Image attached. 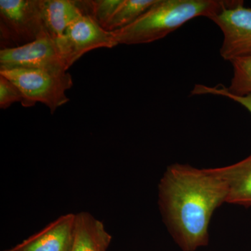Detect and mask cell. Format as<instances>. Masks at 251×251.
Wrapping results in <instances>:
<instances>
[{"label": "cell", "instance_id": "30bf717a", "mask_svg": "<svg viewBox=\"0 0 251 251\" xmlns=\"http://www.w3.org/2000/svg\"><path fill=\"white\" fill-rule=\"evenodd\" d=\"M212 171L227 184L226 203L251 207V154L234 164Z\"/></svg>", "mask_w": 251, "mask_h": 251}, {"label": "cell", "instance_id": "7a4b0ae2", "mask_svg": "<svg viewBox=\"0 0 251 251\" xmlns=\"http://www.w3.org/2000/svg\"><path fill=\"white\" fill-rule=\"evenodd\" d=\"M236 0H156L135 22L112 31L117 45L149 44L166 37L194 18H210Z\"/></svg>", "mask_w": 251, "mask_h": 251}, {"label": "cell", "instance_id": "9c48e42d", "mask_svg": "<svg viewBox=\"0 0 251 251\" xmlns=\"http://www.w3.org/2000/svg\"><path fill=\"white\" fill-rule=\"evenodd\" d=\"M41 6L44 29L54 40L85 15L77 0H41Z\"/></svg>", "mask_w": 251, "mask_h": 251}, {"label": "cell", "instance_id": "9a60e30c", "mask_svg": "<svg viewBox=\"0 0 251 251\" xmlns=\"http://www.w3.org/2000/svg\"><path fill=\"white\" fill-rule=\"evenodd\" d=\"M16 102H21L23 106H25V100L17 86L0 75V108L6 110Z\"/></svg>", "mask_w": 251, "mask_h": 251}, {"label": "cell", "instance_id": "277c9868", "mask_svg": "<svg viewBox=\"0 0 251 251\" xmlns=\"http://www.w3.org/2000/svg\"><path fill=\"white\" fill-rule=\"evenodd\" d=\"M44 33L41 0L0 1L1 49L29 44Z\"/></svg>", "mask_w": 251, "mask_h": 251}, {"label": "cell", "instance_id": "6da1fadb", "mask_svg": "<svg viewBox=\"0 0 251 251\" xmlns=\"http://www.w3.org/2000/svg\"><path fill=\"white\" fill-rule=\"evenodd\" d=\"M226 183L212 168L175 163L158 185V205L167 228L186 251L205 245L213 214L227 201Z\"/></svg>", "mask_w": 251, "mask_h": 251}, {"label": "cell", "instance_id": "5bb4252c", "mask_svg": "<svg viewBox=\"0 0 251 251\" xmlns=\"http://www.w3.org/2000/svg\"><path fill=\"white\" fill-rule=\"evenodd\" d=\"M84 14L93 18L105 29L123 0H77Z\"/></svg>", "mask_w": 251, "mask_h": 251}, {"label": "cell", "instance_id": "8992f818", "mask_svg": "<svg viewBox=\"0 0 251 251\" xmlns=\"http://www.w3.org/2000/svg\"><path fill=\"white\" fill-rule=\"evenodd\" d=\"M209 19L224 34L220 54L225 60L251 56V8L244 7V1L236 0Z\"/></svg>", "mask_w": 251, "mask_h": 251}, {"label": "cell", "instance_id": "3957f363", "mask_svg": "<svg viewBox=\"0 0 251 251\" xmlns=\"http://www.w3.org/2000/svg\"><path fill=\"white\" fill-rule=\"evenodd\" d=\"M0 75L17 86L25 100L26 108L41 103L53 114L57 108L69 101L66 92L72 88L73 80L67 72L14 68L1 69Z\"/></svg>", "mask_w": 251, "mask_h": 251}, {"label": "cell", "instance_id": "2e32d148", "mask_svg": "<svg viewBox=\"0 0 251 251\" xmlns=\"http://www.w3.org/2000/svg\"><path fill=\"white\" fill-rule=\"evenodd\" d=\"M192 95H206V94H211V95L221 96V97H226L231 99L234 101L242 105L251 114V94L243 97L234 96L228 93L225 89V86L219 85L215 87H208L203 85H196L191 92Z\"/></svg>", "mask_w": 251, "mask_h": 251}, {"label": "cell", "instance_id": "52a82bcc", "mask_svg": "<svg viewBox=\"0 0 251 251\" xmlns=\"http://www.w3.org/2000/svg\"><path fill=\"white\" fill-rule=\"evenodd\" d=\"M26 68L67 72V68L55 41L44 33L37 39L12 49L0 50V70Z\"/></svg>", "mask_w": 251, "mask_h": 251}, {"label": "cell", "instance_id": "8fae6325", "mask_svg": "<svg viewBox=\"0 0 251 251\" xmlns=\"http://www.w3.org/2000/svg\"><path fill=\"white\" fill-rule=\"evenodd\" d=\"M111 239L101 221L88 212L76 214L72 251H107Z\"/></svg>", "mask_w": 251, "mask_h": 251}, {"label": "cell", "instance_id": "5b68a950", "mask_svg": "<svg viewBox=\"0 0 251 251\" xmlns=\"http://www.w3.org/2000/svg\"><path fill=\"white\" fill-rule=\"evenodd\" d=\"M54 41L67 69L91 50L118 46L114 33L104 29L87 15L71 25L62 37Z\"/></svg>", "mask_w": 251, "mask_h": 251}, {"label": "cell", "instance_id": "ba28073f", "mask_svg": "<svg viewBox=\"0 0 251 251\" xmlns=\"http://www.w3.org/2000/svg\"><path fill=\"white\" fill-rule=\"evenodd\" d=\"M75 224L76 214L59 216L40 232L4 251H72Z\"/></svg>", "mask_w": 251, "mask_h": 251}, {"label": "cell", "instance_id": "7c38bea8", "mask_svg": "<svg viewBox=\"0 0 251 251\" xmlns=\"http://www.w3.org/2000/svg\"><path fill=\"white\" fill-rule=\"evenodd\" d=\"M156 1V0H123L105 29L115 31L130 25Z\"/></svg>", "mask_w": 251, "mask_h": 251}, {"label": "cell", "instance_id": "4fadbf2b", "mask_svg": "<svg viewBox=\"0 0 251 251\" xmlns=\"http://www.w3.org/2000/svg\"><path fill=\"white\" fill-rule=\"evenodd\" d=\"M233 76L228 87L225 89L234 96L249 95L251 94V56L241 57L231 61Z\"/></svg>", "mask_w": 251, "mask_h": 251}]
</instances>
